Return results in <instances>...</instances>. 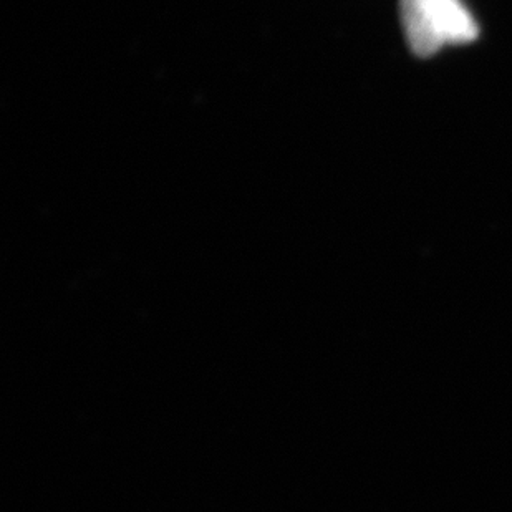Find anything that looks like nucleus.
Returning a JSON list of instances; mask_svg holds the SVG:
<instances>
[{"instance_id":"obj_1","label":"nucleus","mask_w":512,"mask_h":512,"mask_svg":"<svg viewBox=\"0 0 512 512\" xmlns=\"http://www.w3.org/2000/svg\"><path fill=\"white\" fill-rule=\"evenodd\" d=\"M401 22L411 52L431 57L445 45L476 39L478 24L463 0H401Z\"/></svg>"}]
</instances>
